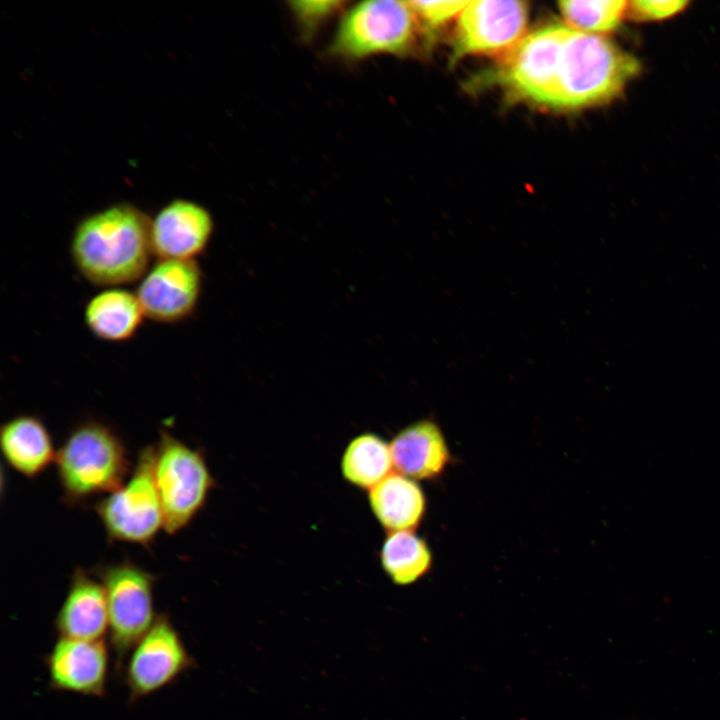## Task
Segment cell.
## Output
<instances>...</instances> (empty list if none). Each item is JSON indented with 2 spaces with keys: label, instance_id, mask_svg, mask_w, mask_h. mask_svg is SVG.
<instances>
[{
  "label": "cell",
  "instance_id": "cell-13",
  "mask_svg": "<svg viewBox=\"0 0 720 720\" xmlns=\"http://www.w3.org/2000/svg\"><path fill=\"white\" fill-rule=\"evenodd\" d=\"M55 629L59 638L101 640L109 631V614L102 584L82 567L74 569L60 606Z\"/></svg>",
  "mask_w": 720,
  "mask_h": 720
},
{
  "label": "cell",
  "instance_id": "cell-8",
  "mask_svg": "<svg viewBox=\"0 0 720 720\" xmlns=\"http://www.w3.org/2000/svg\"><path fill=\"white\" fill-rule=\"evenodd\" d=\"M195 666L170 616L157 614L150 629L130 651L123 668L129 704L171 685Z\"/></svg>",
  "mask_w": 720,
  "mask_h": 720
},
{
  "label": "cell",
  "instance_id": "cell-22",
  "mask_svg": "<svg viewBox=\"0 0 720 720\" xmlns=\"http://www.w3.org/2000/svg\"><path fill=\"white\" fill-rule=\"evenodd\" d=\"M343 5L341 1H293L290 9L303 31L311 34Z\"/></svg>",
  "mask_w": 720,
  "mask_h": 720
},
{
  "label": "cell",
  "instance_id": "cell-6",
  "mask_svg": "<svg viewBox=\"0 0 720 720\" xmlns=\"http://www.w3.org/2000/svg\"><path fill=\"white\" fill-rule=\"evenodd\" d=\"M153 459L154 446L142 448L126 481L94 505L110 542L148 547L164 530Z\"/></svg>",
  "mask_w": 720,
  "mask_h": 720
},
{
  "label": "cell",
  "instance_id": "cell-14",
  "mask_svg": "<svg viewBox=\"0 0 720 720\" xmlns=\"http://www.w3.org/2000/svg\"><path fill=\"white\" fill-rule=\"evenodd\" d=\"M393 465L412 480L438 478L448 467L451 454L440 427L423 419L403 428L390 443Z\"/></svg>",
  "mask_w": 720,
  "mask_h": 720
},
{
  "label": "cell",
  "instance_id": "cell-18",
  "mask_svg": "<svg viewBox=\"0 0 720 720\" xmlns=\"http://www.w3.org/2000/svg\"><path fill=\"white\" fill-rule=\"evenodd\" d=\"M390 444L373 433H363L347 445L341 460L344 478L351 484L371 490L391 473Z\"/></svg>",
  "mask_w": 720,
  "mask_h": 720
},
{
  "label": "cell",
  "instance_id": "cell-4",
  "mask_svg": "<svg viewBox=\"0 0 720 720\" xmlns=\"http://www.w3.org/2000/svg\"><path fill=\"white\" fill-rule=\"evenodd\" d=\"M154 446L153 474L160 498L164 531L175 535L204 507L215 487L204 455L161 429Z\"/></svg>",
  "mask_w": 720,
  "mask_h": 720
},
{
  "label": "cell",
  "instance_id": "cell-23",
  "mask_svg": "<svg viewBox=\"0 0 720 720\" xmlns=\"http://www.w3.org/2000/svg\"><path fill=\"white\" fill-rule=\"evenodd\" d=\"M686 1L678 0H637L628 3V11L640 21H659L680 13Z\"/></svg>",
  "mask_w": 720,
  "mask_h": 720
},
{
  "label": "cell",
  "instance_id": "cell-17",
  "mask_svg": "<svg viewBox=\"0 0 720 720\" xmlns=\"http://www.w3.org/2000/svg\"><path fill=\"white\" fill-rule=\"evenodd\" d=\"M370 507L389 532L415 531L426 512V498L412 479L392 473L369 490Z\"/></svg>",
  "mask_w": 720,
  "mask_h": 720
},
{
  "label": "cell",
  "instance_id": "cell-9",
  "mask_svg": "<svg viewBox=\"0 0 720 720\" xmlns=\"http://www.w3.org/2000/svg\"><path fill=\"white\" fill-rule=\"evenodd\" d=\"M527 20V5L522 1H469L457 17L453 58L507 54L525 37Z\"/></svg>",
  "mask_w": 720,
  "mask_h": 720
},
{
  "label": "cell",
  "instance_id": "cell-5",
  "mask_svg": "<svg viewBox=\"0 0 720 720\" xmlns=\"http://www.w3.org/2000/svg\"><path fill=\"white\" fill-rule=\"evenodd\" d=\"M91 574L102 584L109 614V646L115 671L122 674L132 648L154 623V587L157 577L135 562L125 559L100 564Z\"/></svg>",
  "mask_w": 720,
  "mask_h": 720
},
{
  "label": "cell",
  "instance_id": "cell-10",
  "mask_svg": "<svg viewBox=\"0 0 720 720\" xmlns=\"http://www.w3.org/2000/svg\"><path fill=\"white\" fill-rule=\"evenodd\" d=\"M138 282L135 293L145 318L178 324L197 309L203 273L196 260L157 259Z\"/></svg>",
  "mask_w": 720,
  "mask_h": 720
},
{
  "label": "cell",
  "instance_id": "cell-15",
  "mask_svg": "<svg viewBox=\"0 0 720 720\" xmlns=\"http://www.w3.org/2000/svg\"><path fill=\"white\" fill-rule=\"evenodd\" d=\"M0 447L7 464L28 479L45 472L57 455L46 424L32 414L13 416L1 425Z\"/></svg>",
  "mask_w": 720,
  "mask_h": 720
},
{
  "label": "cell",
  "instance_id": "cell-19",
  "mask_svg": "<svg viewBox=\"0 0 720 720\" xmlns=\"http://www.w3.org/2000/svg\"><path fill=\"white\" fill-rule=\"evenodd\" d=\"M380 561L394 584L410 585L431 570L433 556L426 541L414 531H397L386 537Z\"/></svg>",
  "mask_w": 720,
  "mask_h": 720
},
{
  "label": "cell",
  "instance_id": "cell-3",
  "mask_svg": "<svg viewBox=\"0 0 720 720\" xmlns=\"http://www.w3.org/2000/svg\"><path fill=\"white\" fill-rule=\"evenodd\" d=\"M54 464L62 501L69 506L113 492L126 481L134 466L120 435L93 418L82 420L69 431Z\"/></svg>",
  "mask_w": 720,
  "mask_h": 720
},
{
  "label": "cell",
  "instance_id": "cell-21",
  "mask_svg": "<svg viewBox=\"0 0 720 720\" xmlns=\"http://www.w3.org/2000/svg\"><path fill=\"white\" fill-rule=\"evenodd\" d=\"M469 1H409L418 27L426 32H434L453 18L459 16Z\"/></svg>",
  "mask_w": 720,
  "mask_h": 720
},
{
  "label": "cell",
  "instance_id": "cell-1",
  "mask_svg": "<svg viewBox=\"0 0 720 720\" xmlns=\"http://www.w3.org/2000/svg\"><path fill=\"white\" fill-rule=\"evenodd\" d=\"M640 67L636 57L603 35L550 24L525 35L505 55L496 79L528 103L577 110L617 97Z\"/></svg>",
  "mask_w": 720,
  "mask_h": 720
},
{
  "label": "cell",
  "instance_id": "cell-11",
  "mask_svg": "<svg viewBox=\"0 0 720 720\" xmlns=\"http://www.w3.org/2000/svg\"><path fill=\"white\" fill-rule=\"evenodd\" d=\"M109 647L104 639L59 638L45 658L49 688L92 697L106 694Z\"/></svg>",
  "mask_w": 720,
  "mask_h": 720
},
{
  "label": "cell",
  "instance_id": "cell-7",
  "mask_svg": "<svg viewBox=\"0 0 720 720\" xmlns=\"http://www.w3.org/2000/svg\"><path fill=\"white\" fill-rule=\"evenodd\" d=\"M418 28L409 1H364L344 15L330 51L350 60L402 54L414 43Z\"/></svg>",
  "mask_w": 720,
  "mask_h": 720
},
{
  "label": "cell",
  "instance_id": "cell-20",
  "mask_svg": "<svg viewBox=\"0 0 720 720\" xmlns=\"http://www.w3.org/2000/svg\"><path fill=\"white\" fill-rule=\"evenodd\" d=\"M628 3L623 0H566L559 2V10L567 26L602 35L620 25L628 11Z\"/></svg>",
  "mask_w": 720,
  "mask_h": 720
},
{
  "label": "cell",
  "instance_id": "cell-2",
  "mask_svg": "<svg viewBox=\"0 0 720 720\" xmlns=\"http://www.w3.org/2000/svg\"><path fill=\"white\" fill-rule=\"evenodd\" d=\"M70 256L89 283L109 288L139 281L150 267V219L128 203L84 217L74 228Z\"/></svg>",
  "mask_w": 720,
  "mask_h": 720
},
{
  "label": "cell",
  "instance_id": "cell-16",
  "mask_svg": "<svg viewBox=\"0 0 720 720\" xmlns=\"http://www.w3.org/2000/svg\"><path fill=\"white\" fill-rule=\"evenodd\" d=\"M84 323L96 338L112 343L132 339L143 324V309L135 292L104 288L86 303Z\"/></svg>",
  "mask_w": 720,
  "mask_h": 720
},
{
  "label": "cell",
  "instance_id": "cell-12",
  "mask_svg": "<svg viewBox=\"0 0 720 720\" xmlns=\"http://www.w3.org/2000/svg\"><path fill=\"white\" fill-rule=\"evenodd\" d=\"M213 231L214 221L205 207L174 199L150 220L152 253L157 259L196 260L206 250Z\"/></svg>",
  "mask_w": 720,
  "mask_h": 720
}]
</instances>
